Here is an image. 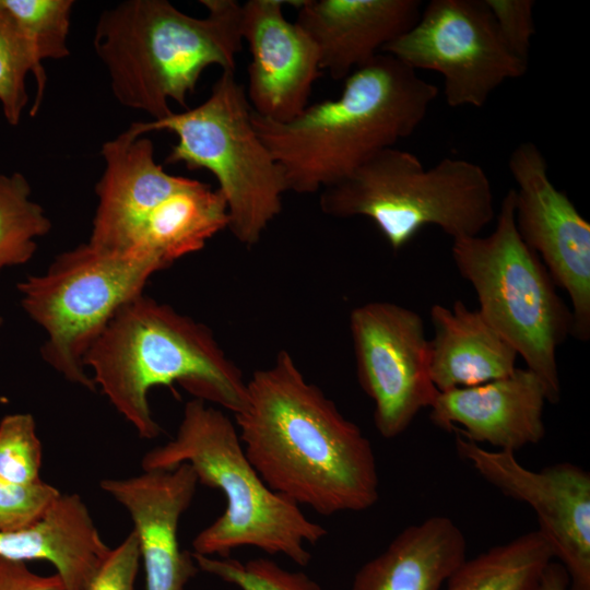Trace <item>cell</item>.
<instances>
[{
  "label": "cell",
  "instance_id": "obj_16",
  "mask_svg": "<svg viewBox=\"0 0 590 590\" xmlns=\"http://www.w3.org/2000/svg\"><path fill=\"white\" fill-rule=\"evenodd\" d=\"M545 402L541 379L530 369L517 367L503 378L438 392L429 418L437 427L458 432L473 442L515 452L544 437Z\"/></svg>",
  "mask_w": 590,
  "mask_h": 590
},
{
  "label": "cell",
  "instance_id": "obj_9",
  "mask_svg": "<svg viewBox=\"0 0 590 590\" xmlns=\"http://www.w3.org/2000/svg\"><path fill=\"white\" fill-rule=\"evenodd\" d=\"M161 270L137 250L110 251L86 243L58 255L46 272L17 283L22 308L46 333L43 359L68 381L95 391L83 363L86 352Z\"/></svg>",
  "mask_w": 590,
  "mask_h": 590
},
{
  "label": "cell",
  "instance_id": "obj_32",
  "mask_svg": "<svg viewBox=\"0 0 590 590\" xmlns=\"http://www.w3.org/2000/svg\"><path fill=\"white\" fill-rule=\"evenodd\" d=\"M0 590H67L58 574L42 576L25 562L0 557Z\"/></svg>",
  "mask_w": 590,
  "mask_h": 590
},
{
  "label": "cell",
  "instance_id": "obj_25",
  "mask_svg": "<svg viewBox=\"0 0 590 590\" xmlns=\"http://www.w3.org/2000/svg\"><path fill=\"white\" fill-rule=\"evenodd\" d=\"M30 72L36 82V94L30 110V115L35 116L43 102L47 75L45 70L35 63L26 38L15 20L0 4V103L11 126L20 122L28 103L25 80Z\"/></svg>",
  "mask_w": 590,
  "mask_h": 590
},
{
  "label": "cell",
  "instance_id": "obj_23",
  "mask_svg": "<svg viewBox=\"0 0 590 590\" xmlns=\"http://www.w3.org/2000/svg\"><path fill=\"white\" fill-rule=\"evenodd\" d=\"M552 548L530 531L465 560L447 580V590H539Z\"/></svg>",
  "mask_w": 590,
  "mask_h": 590
},
{
  "label": "cell",
  "instance_id": "obj_18",
  "mask_svg": "<svg viewBox=\"0 0 590 590\" xmlns=\"http://www.w3.org/2000/svg\"><path fill=\"white\" fill-rule=\"evenodd\" d=\"M296 23L317 46L321 71L344 80L420 17L418 0H300Z\"/></svg>",
  "mask_w": 590,
  "mask_h": 590
},
{
  "label": "cell",
  "instance_id": "obj_28",
  "mask_svg": "<svg viewBox=\"0 0 590 590\" xmlns=\"http://www.w3.org/2000/svg\"><path fill=\"white\" fill-rule=\"evenodd\" d=\"M42 444L28 413L4 416L0 422V479L21 485L40 479Z\"/></svg>",
  "mask_w": 590,
  "mask_h": 590
},
{
  "label": "cell",
  "instance_id": "obj_15",
  "mask_svg": "<svg viewBox=\"0 0 590 590\" xmlns=\"http://www.w3.org/2000/svg\"><path fill=\"white\" fill-rule=\"evenodd\" d=\"M199 481L188 463L166 471H143L127 479H104L101 488L123 506L133 522L146 590H185L199 568L178 542V524Z\"/></svg>",
  "mask_w": 590,
  "mask_h": 590
},
{
  "label": "cell",
  "instance_id": "obj_7",
  "mask_svg": "<svg viewBox=\"0 0 590 590\" xmlns=\"http://www.w3.org/2000/svg\"><path fill=\"white\" fill-rule=\"evenodd\" d=\"M451 255L476 293L479 311L541 379L547 402H559L556 350L571 335L573 315L547 269L518 233L515 189L504 197L494 231L453 239Z\"/></svg>",
  "mask_w": 590,
  "mask_h": 590
},
{
  "label": "cell",
  "instance_id": "obj_6",
  "mask_svg": "<svg viewBox=\"0 0 590 590\" xmlns=\"http://www.w3.org/2000/svg\"><path fill=\"white\" fill-rule=\"evenodd\" d=\"M319 205L333 217H368L393 251L425 226H437L453 240L480 235L495 217L492 184L479 164L445 157L426 168L394 146L322 189Z\"/></svg>",
  "mask_w": 590,
  "mask_h": 590
},
{
  "label": "cell",
  "instance_id": "obj_29",
  "mask_svg": "<svg viewBox=\"0 0 590 590\" xmlns=\"http://www.w3.org/2000/svg\"><path fill=\"white\" fill-rule=\"evenodd\" d=\"M60 495L58 488L43 481L21 485L0 479V531L32 526L46 515Z\"/></svg>",
  "mask_w": 590,
  "mask_h": 590
},
{
  "label": "cell",
  "instance_id": "obj_14",
  "mask_svg": "<svg viewBox=\"0 0 590 590\" xmlns=\"http://www.w3.org/2000/svg\"><path fill=\"white\" fill-rule=\"evenodd\" d=\"M284 0L241 4V38L250 54L247 99L262 118L287 122L300 115L321 75L316 44L283 13Z\"/></svg>",
  "mask_w": 590,
  "mask_h": 590
},
{
  "label": "cell",
  "instance_id": "obj_13",
  "mask_svg": "<svg viewBox=\"0 0 590 590\" xmlns=\"http://www.w3.org/2000/svg\"><path fill=\"white\" fill-rule=\"evenodd\" d=\"M453 433L462 459L506 496L534 510L538 530L568 575V590H590V474L569 462L532 471L514 452L491 451Z\"/></svg>",
  "mask_w": 590,
  "mask_h": 590
},
{
  "label": "cell",
  "instance_id": "obj_17",
  "mask_svg": "<svg viewBox=\"0 0 590 590\" xmlns=\"http://www.w3.org/2000/svg\"><path fill=\"white\" fill-rule=\"evenodd\" d=\"M105 169L95 186L97 206L88 244L126 251L149 212L192 178L172 175L155 161L151 139L130 126L101 149Z\"/></svg>",
  "mask_w": 590,
  "mask_h": 590
},
{
  "label": "cell",
  "instance_id": "obj_27",
  "mask_svg": "<svg viewBox=\"0 0 590 590\" xmlns=\"http://www.w3.org/2000/svg\"><path fill=\"white\" fill-rule=\"evenodd\" d=\"M199 570L213 575L240 590H322L302 571H290L268 558L240 562L236 558L192 553Z\"/></svg>",
  "mask_w": 590,
  "mask_h": 590
},
{
  "label": "cell",
  "instance_id": "obj_21",
  "mask_svg": "<svg viewBox=\"0 0 590 590\" xmlns=\"http://www.w3.org/2000/svg\"><path fill=\"white\" fill-rule=\"evenodd\" d=\"M467 558V541L446 516L402 530L355 574L352 590H440Z\"/></svg>",
  "mask_w": 590,
  "mask_h": 590
},
{
  "label": "cell",
  "instance_id": "obj_12",
  "mask_svg": "<svg viewBox=\"0 0 590 590\" xmlns=\"http://www.w3.org/2000/svg\"><path fill=\"white\" fill-rule=\"evenodd\" d=\"M509 172L517 185L515 220L522 240L539 256L556 286L571 303V337L590 339V223L557 189L546 160L533 142L511 152Z\"/></svg>",
  "mask_w": 590,
  "mask_h": 590
},
{
  "label": "cell",
  "instance_id": "obj_8",
  "mask_svg": "<svg viewBox=\"0 0 590 590\" xmlns=\"http://www.w3.org/2000/svg\"><path fill=\"white\" fill-rule=\"evenodd\" d=\"M246 88L235 71H222L208 98L193 108L131 126L138 134H176L166 164L205 169L217 181L229 217L228 229L243 245L258 244L282 211L288 191L284 174L251 121Z\"/></svg>",
  "mask_w": 590,
  "mask_h": 590
},
{
  "label": "cell",
  "instance_id": "obj_31",
  "mask_svg": "<svg viewBox=\"0 0 590 590\" xmlns=\"http://www.w3.org/2000/svg\"><path fill=\"white\" fill-rule=\"evenodd\" d=\"M140 563L137 534L132 531L110 548L85 590H134Z\"/></svg>",
  "mask_w": 590,
  "mask_h": 590
},
{
  "label": "cell",
  "instance_id": "obj_1",
  "mask_svg": "<svg viewBox=\"0 0 590 590\" xmlns=\"http://www.w3.org/2000/svg\"><path fill=\"white\" fill-rule=\"evenodd\" d=\"M235 425L263 482L298 506L332 516L377 503L370 441L306 380L288 351L281 350L247 380V403L235 414Z\"/></svg>",
  "mask_w": 590,
  "mask_h": 590
},
{
  "label": "cell",
  "instance_id": "obj_2",
  "mask_svg": "<svg viewBox=\"0 0 590 590\" xmlns=\"http://www.w3.org/2000/svg\"><path fill=\"white\" fill-rule=\"evenodd\" d=\"M437 95L438 88L416 71L379 54L344 79L337 98L308 105L287 122L253 110L251 121L280 165L287 190L314 193L412 135Z\"/></svg>",
  "mask_w": 590,
  "mask_h": 590
},
{
  "label": "cell",
  "instance_id": "obj_20",
  "mask_svg": "<svg viewBox=\"0 0 590 590\" xmlns=\"http://www.w3.org/2000/svg\"><path fill=\"white\" fill-rule=\"evenodd\" d=\"M429 374L439 392L485 384L510 375L518 353L476 310L456 300L430 308Z\"/></svg>",
  "mask_w": 590,
  "mask_h": 590
},
{
  "label": "cell",
  "instance_id": "obj_10",
  "mask_svg": "<svg viewBox=\"0 0 590 590\" xmlns=\"http://www.w3.org/2000/svg\"><path fill=\"white\" fill-rule=\"evenodd\" d=\"M381 54L416 72L439 73L450 107L484 106L494 91L522 76L528 67L502 40L484 0L429 1Z\"/></svg>",
  "mask_w": 590,
  "mask_h": 590
},
{
  "label": "cell",
  "instance_id": "obj_30",
  "mask_svg": "<svg viewBox=\"0 0 590 590\" xmlns=\"http://www.w3.org/2000/svg\"><path fill=\"white\" fill-rule=\"evenodd\" d=\"M496 30L507 48L528 63L531 39L535 33L533 0H484Z\"/></svg>",
  "mask_w": 590,
  "mask_h": 590
},
{
  "label": "cell",
  "instance_id": "obj_19",
  "mask_svg": "<svg viewBox=\"0 0 590 590\" xmlns=\"http://www.w3.org/2000/svg\"><path fill=\"white\" fill-rule=\"evenodd\" d=\"M109 551L78 494H61L32 526L0 531V557L49 562L67 590H85Z\"/></svg>",
  "mask_w": 590,
  "mask_h": 590
},
{
  "label": "cell",
  "instance_id": "obj_22",
  "mask_svg": "<svg viewBox=\"0 0 590 590\" xmlns=\"http://www.w3.org/2000/svg\"><path fill=\"white\" fill-rule=\"evenodd\" d=\"M228 223L226 202L220 190L192 179L149 212L128 250L144 253L166 269L176 260L200 251Z\"/></svg>",
  "mask_w": 590,
  "mask_h": 590
},
{
  "label": "cell",
  "instance_id": "obj_5",
  "mask_svg": "<svg viewBox=\"0 0 590 590\" xmlns=\"http://www.w3.org/2000/svg\"><path fill=\"white\" fill-rule=\"evenodd\" d=\"M190 464L199 483L221 491L224 512L192 541L193 552L227 557L233 550L253 546L283 554L299 566L328 530L308 519L296 503L272 491L248 460L238 430L223 411L193 398L185 404L175 437L148 451L144 471H166Z\"/></svg>",
  "mask_w": 590,
  "mask_h": 590
},
{
  "label": "cell",
  "instance_id": "obj_11",
  "mask_svg": "<svg viewBox=\"0 0 590 590\" xmlns=\"http://www.w3.org/2000/svg\"><path fill=\"white\" fill-rule=\"evenodd\" d=\"M356 375L374 403L384 438L402 434L438 390L429 374V346L422 317L390 302H369L350 314Z\"/></svg>",
  "mask_w": 590,
  "mask_h": 590
},
{
  "label": "cell",
  "instance_id": "obj_24",
  "mask_svg": "<svg viewBox=\"0 0 590 590\" xmlns=\"http://www.w3.org/2000/svg\"><path fill=\"white\" fill-rule=\"evenodd\" d=\"M31 192L21 173L0 174V271L30 261L37 249L36 238L51 229V221Z\"/></svg>",
  "mask_w": 590,
  "mask_h": 590
},
{
  "label": "cell",
  "instance_id": "obj_4",
  "mask_svg": "<svg viewBox=\"0 0 590 590\" xmlns=\"http://www.w3.org/2000/svg\"><path fill=\"white\" fill-rule=\"evenodd\" d=\"M200 3L204 17L188 15L166 0H128L99 15L94 49L121 105L158 120L173 113L169 101L187 107L188 95L209 67L235 71L243 48L241 4Z\"/></svg>",
  "mask_w": 590,
  "mask_h": 590
},
{
  "label": "cell",
  "instance_id": "obj_34",
  "mask_svg": "<svg viewBox=\"0 0 590 590\" xmlns=\"http://www.w3.org/2000/svg\"><path fill=\"white\" fill-rule=\"evenodd\" d=\"M1 323H2V319L0 318V326H1Z\"/></svg>",
  "mask_w": 590,
  "mask_h": 590
},
{
  "label": "cell",
  "instance_id": "obj_3",
  "mask_svg": "<svg viewBox=\"0 0 590 590\" xmlns=\"http://www.w3.org/2000/svg\"><path fill=\"white\" fill-rule=\"evenodd\" d=\"M83 363L96 388L144 439L162 432L149 405L153 387L174 389L177 382L234 415L247 403V380L212 331L144 294L116 312Z\"/></svg>",
  "mask_w": 590,
  "mask_h": 590
},
{
  "label": "cell",
  "instance_id": "obj_33",
  "mask_svg": "<svg viewBox=\"0 0 590 590\" xmlns=\"http://www.w3.org/2000/svg\"><path fill=\"white\" fill-rule=\"evenodd\" d=\"M569 578L562 565L551 563L542 578L539 590H568Z\"/></svg>",
  "mask_w": 590,
  "mask_h": 590
},
{
  "label": "cell",
  "instance_id": "obj_26",
  "mask_svg": "<svg viewBox=\"0 0 590 590\" xmlns=\"http://www.w3.org/2000/svg\"><path fill=\"white\" fill-rule=\"evenodd\" d=\"M23 33L37 67L70 56L68 36L73 0H0Z\"/></svg>",
  "mask_w": 590,
  "mask_h": 590
}]
</instances>
